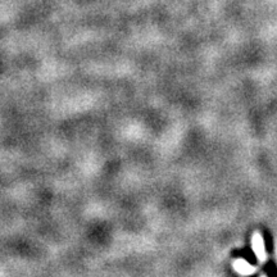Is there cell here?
I'll return each instance as SVG.
<instances>
[{
	"instance_id": "1",
	"label": "cell",
	"mask_w": 277,
	"mask_h": 277,
	"mask_svg": "<svg viewBox=\"0 0 277 277\" xmlns=\"http://www.w3.org/2000/svg\"><path fill=\"white\" fill-rule=\"evenodd\" d=\"M252 244H253V249H254V253L258 257V260L263 262V261L266 260V250H265V244H263V239H262V236H261V234L255 232V234L253 235Z\"/></svg>"
},
{
	"instance_id": "2",
	"label": "cell",
	"mask_w": 277,
	"mask_h": 277,
	"mask_svg": "<svg viewBox=\"0 0 277 277\" xmlns=\"http://www.w3.org/2000/svg\"><path fill=\"white\" fill-rule=\"evenodd\" d=\"M234 267L235 270L239 273H242V275H248V273H252L253 271H254V267H252V266L244 260H237L236 262L234 263Z\"/></svg>"
}]
</instances>
